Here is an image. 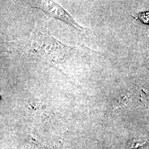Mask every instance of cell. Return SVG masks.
Listing matches in <instances>:
<instances>
[{
	"instance_id": "1",
	"label": "cell",
	"mask_w": 149,
	"mask_h": 149,
	"mask_svg": "<svg viewBox=\"0 0 149 149\" xmlns=\"http://www.w3.org/2000/svg\"><path fill=\"white\" fill-rule=\"evenodd\" d=\"M28 2L33 7L39 8L48 15L64 22L79 32L84 30V28L80 26L67 11L54 1H28Z\"/></svg>"
},
{
	"instance_id": "2",
	"label": "cell",
	"mask_w": 149,
	"mask_h": 149,
	"mask_svg": "<svg viewBox=\"0 0 149 149\" xmlns=\"http://www.w3.org/2000/svg\"><path fill=\"white\" fill-rule=\"evenodd\" d=\"M133 17L146 24H149V12H143L134 13Z\"/></svg>"
}]
</instances>
